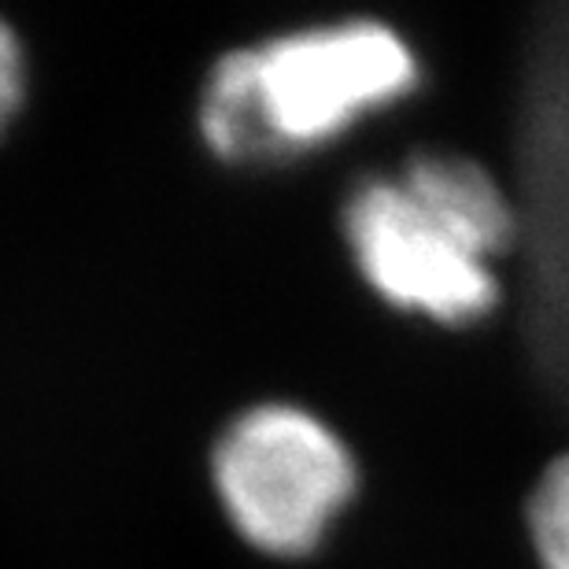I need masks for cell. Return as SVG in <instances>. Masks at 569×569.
Masks as SVG:
<instances>
[{"instance_id":"6da1fadb","label":"cell","mask_w":569,"mask_h":569,"mask_svg":"<svg viewBox=\"0 0 569 569\" xmlns=\"http://www.w3.org/2000/svg\"><path fill=\"white\" fill-rule=\"evenodd\" d=\"M422 86L426 60L396 22H303L237 44L208 67L197 133L226 167H284L337 148L415 100Z\"/></svg>"},{"instance_id":"7a4b0ae2","label":"cell","mask_w":569,"mask_h":569,"mask_svg":"<svg viewBox=\"0 0 569 569\" xmlns=\"http://www.w3.org/2000/svg\"><path fill=\"white\" fill-rule=\"evenodd\" d=\"M208 477L233 537L278 562L322 551L362 488L345 432L296 400L241 407L211 443Z\"/></svg>"},{"instance_id":"3957f363","label":"cell","mask_w":569,"mask_h":569,"mask_svg":"<svg viewBox=\"0 0 569 569\" xmlns=\"http://www.w3.org/2000/svg\"><path fill=\"white\" fill-rule=\"evenodd\" d=\"M337 226L351 270L389 311L437 329H473L503 311V263L400 167L351 181Z\"/></svg>"},{"instance_id":"277c9868","label":"cell","mask_w":569,"mask_h":569,"mask_svg":"<svg viewBox=\"0 0 569 569\" xmlns=\"http://www.w3.org/2000/svg\"><path fill=\"white\" fill-rule=\"evenodd\" d=\"M521 540L532 569H569V448L532 473L521 499Z\"/></svg>"},{"instance_id":"5b68a950","label":"cell","mask_w":569,"mask_h":569,"mask_svg":"<svg viewBox=\"0 0 569 569\" xmlns=\"http://www.w3.org/2000/svg\"><path fill=\"white\" fill-rule=\"evenodd\" d=\"M30 97V52L19 30L0 16V138L16 127Z\"/></svg>"}]
</instances>
